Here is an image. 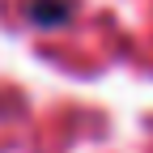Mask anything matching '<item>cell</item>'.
Here are the masks:
<instances>
[{
	"instance_id": "cell-1",
	"label": "cell",
	"mask_w": 153,
	"mask_h": 153,
	"mask_svg": "<svg viewBox=\"0 0 153 153\" xmlns=\"http://www.w3.org/2000/svg\"><path fill=\"white\" fill-rule=\"evenodd\" d=\"M26 17L38 26H64L72 17V0H26Z\"/></svg>"
}]
</instances>
